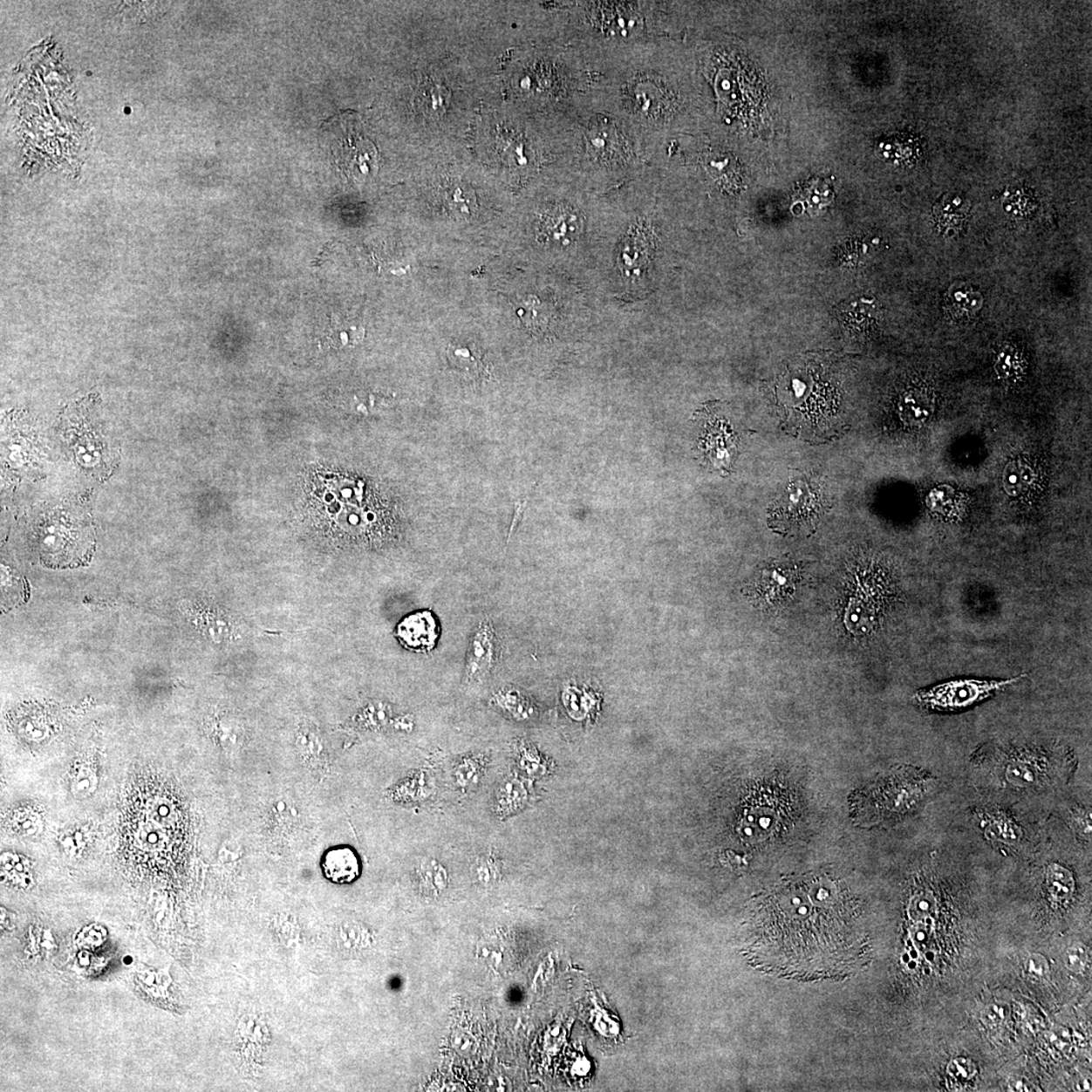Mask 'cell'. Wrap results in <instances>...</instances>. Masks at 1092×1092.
<instances>
[{"label":"cell","mask_w":1092,"mask_h":1092,"mask_svg":"<svg viewBox=\"0 0 1092 1092\" xmlns=\"http://www.w3.org/2000/svg\"><path fill=\"white\" fill-rule=\"evenodd\" d=\"M843 888L825 877L777 887L754 914L748 952L763 973L797 981L842 980L855 943Z\"/></svg>","instance_id":"cell-1"},{"label":"cell","mask_w":1092,"mask_h":1092,"mask_svg":"<svg viewBox=\"0 0 1092 1092\" xmlns=\"http://www.w3.org/2000/svg\"><path fill=\"white\" fill-rule=\"evenodd\" d=\"M932 782L928 775L910 767L891 770L859 792L857 816L866 825L899 821L918 808Z\"/></svg>","instance_id":"cell-2"},{"label":"cell","mask_w":1092,"mask_h":1092,"mask_svg":"<svg viewBox=\"0 0 1092 1092\" xmlns=\"http://www.w3.org/2000/svg\"><path fill=\"white\" fill-rule=\"evenodd\" d=\"M827 509L828 501L819 482L795 471L782 493L770 506L768 524L781 536H810Z\"/></svg>","instance_id":"cell-3"},{"label":"cell","mask_w":1092,"mask_h":1092,"mask_svg":"<svg viewBox=\"0 0 1092 1092\" xmlns=\"http://www.w3.org/2000/svg\"><path fill=\"white\" fill-rule=\"evenodd\" d=\"M33 543L44 563L63 568L85 562L92 549L93 539L84 520L56 512L38 522Z\"/></svg>","instance_id":"cell-4"},{"label":"cell","mask_w":1092,"mask_h":1092,"mask_svg":"<svg viewBox=\"0 0 1092 1092\" xmlns=\"http://www.w3.org/2000/svg\"><path fill=\"white\" fill-rule=\"evenodd\" d=\"M1027 677L1020 674L1005 680L957 679L932 687L918 690L912 700L920 708L932 713H958L976 706L999 692L1020 683Z\"/></svg>","instance_id":"cell-5"},{"label":"cell","mask_w":1092,"mask_h":1092,"mask_svg":"<svg viewBox=\"0 0 1092 1092\" xmlns=\"http://www.w3.org/2000/svg\"><path fill=\"white\" fill-rule=\"evenodd\" d=\"M351 113H342L322 125L330 155L346 175L363 177L377 167L378 151L370 140L351 126Z\"/></svg>","instance_id":"cell-6"},{"label":"cell","mask_w":1092,"mask_h":1092,"mask_svg":"<svg viewBox=\"0 0 1092 1092\" xmlns=\"http://www.w3.org/2000/svg\"><path fill=\"white\" fill-rule=\"evenodd\" d=\"M701 420L697 449L702 459L721 474H728L738 453V435L725 416L717 413V405H706L697 413Z\"/></svg>","instance_id":"cell-7"},{"label":"cell","mask_w":1092,"mask_h":1092,"mask_svg":"<svg viewBox=\"0 0 1092 1092\" xmlns=\"http://www.w3.org/2000/svg\"><path fill=\"white\" fill-rule=\"evenodd\" d=\"M1055 766L1045 754L1019 752L1009 757L1002 767L1003 782L1019 790L1039 789L1050 784Z\"/></svg>","instance_id":"cell-8"},{"label":"cell","mask_w":1092,"mask_h":1092,"mask_svg":"<svg viewBox=\"0 0 1092 1092\" xmlns=\"http://www.w3.org/2000/svg\"><path fill=\"white\" fill-rule=\"evenodd\" d=\"M584 219L577 208L560 204L546 208L536 225L539 242L551 249H566L580 238Z\"/></svg>","instance_id":"cell-9"},{"label":"cell","mask_w":1092,"mask_h":1092,"mask_svg":"<svg viewBox=\"0 0 1092 1092\" xmlns=\"http://www.w3.org/2000/svg\"><path fill=\"white\" fill-rule=\"evenodd\" d=\"M496 658V638L488 622H481L469 640L466 678L468 681H481L490 674Z\"/></svg>","instance_id":"cell-10"},{"label":"cell","mask_w":1092,"mask_h":1092,"mask_svg":"<svg viewBox=\"0 0 1092 1092\" xmlns=\"http://www.w3.org/2000/svg\"><path fill=\"white\" fill-rule=\"evenodd\" d=\"M438 624L434 615L428 611L409 614L399 621L395 636L405 649L414 652H429L437 643Z\"/></svg>","instance_id":"cell-11"},{"label":"cell","mask_w":1092,"mask_h":1092,"mask_svg":"<svg viewBox=\"0 0 1092 1092\" xmlns=\"http://www.w3.org/2000/svg\"><path fill=\"white\" fill-rule=\"evenodd\" d=\"M798 580V570L793 564L773 563L761 570L757 580V594L763 604H776L788 598L795 592Z\"/></svg>","instance_id":"cell-12"},{"label":"cell","mask_w":1092,"mask_h":1092,"mask_svg":"<svg viewBox=\"0 0 1092 1092\" xmlns=\"http://www.w3.org/2000/svg\"><path fill=\"white\" fill-rule=\"evenodd\" d=\"M653 247L655 245L650 239L649 234L640 230L639 228L636 231H631L624 243H622L620 256L622 270H624L627 276H640L641 273L646 270V265L650 263Z\"/></svg>","instance_id":"cell-13"},{"label":"cell","mask_w":1092,"mask_h":1092,"mask_svg":"<svg viewBox=\"0 0 1092 1092\" xmlns=\"http://www.w3.org/2000/svg\"><path fill=\"white\" fill-rule=\"evenodd\" d=\"M322 868L325 877L336 884H351L360 874L358 856L348 848L329 850L324 857Z\"/></svg>","instance_id":"cell-14"},{"label":"cell","mask_w":1092,"mask_h":1092,"mask_svg":"<svg viewBox=\"0 0 1092 1092\" xmlns=\"http://www.w3.org/2000/svg\"><path fill=\"white\" fill-rule=\"evenodd\" d=\"M980 817L984 835L993 843L1014 847L1020 843L1023 831L1007 815L1001 811H992L984 812Z\"/></svg>","instance_id":"cell-15"},{"label":"cell","mask_w":1092,"mask_h":1092,"mask_svg":"<svg viewBox=\"0 0 1092 1092\" xmlns=\"http://www.w3.org/2000/svg\"><path fill=\"white\" fill-rule=\"evenodd\" d=\"M73 450L79 465L88 469L99 471L109 461V454H106L103 443L94 437L92 431H81L75 436Z\"/></svg>","instance_id":"cell-16"},{"label":"cell","mask_w":1092,"mask_h":1092,"mask_svg":"<svg viewBox=\"0 0 1092 1092\" xmlns=\"http://www.w3.org/2000/svg\"><path fill=\"white\" fill-rule=\"evenodd\" d=\"M1046 887L1051 898L1058 904L1066 903L1075 891V881L1068 869L1052 864L1046 871Z\"/></svg>","instance_id":"cell-17"},{"label":"cell","mask_w":1092,"mask_h":1092,"mask_svg":"<svg viewBox=\"0 0 1092 1092\" xmlns=\"http://www.w3.org/2000/svg\"><path fill=\"white\" fill-rule=\"evenodd\" d=\"M524 799L523 786L516 780H506L496 791L495 810L501 818L510 816L522 808Z\"/></svg>","instance_id":"cell-18"},{"label":"cell","mask_w":1092,"mask_h":1092,"mask_svg":"<svg viewBox=\"0 0 1092 1092\" xmlns=\"http://www.w3.org/2000/svg\"><path fill=\"white\" fill-rule=\"evenodd\" d=\"M488 761L484 755L473 754L463 757L454 767V778L461 789H471L477 786L484 775Z\"/></svg>","instance_id":"cell-19"},{"label":"cell","mask_w":1092,"mask_h":1092,"mask_svg":"<svg viewBox=\"0 0 1092 1092\" xmlns=\"http://www.w3.org/2000/svg\"><path fill=\"white\" fill-rule=\"evenodd\" d=\"M937 907L935 895L930 891H923L914 895L910 901L909 916L914 922H923L935 913Z\"/></svg>","instance_id":"cell-20"},{"label":"cell","mask_w":1092,"mask_h":1092,"mask_svg":"<svg viewBox=\"0 0 1092 1092\" xmlns=\"http://www.w3.org/2000/svg\"><path fill=\"white\" fill-rule=\"evenodd\" d=\"M979 298L975 296L973 291H956L951 302L952 308H950V311L952 316L957 319H962L963 317L967 316L968 319L969 315L973 314L979 308L977 307V304H979Z\"/></svg>","instance_id":"cell-21"},{"label":"cell","mask_w":1092,"mask_h":1092,"mask_svg":"<svg viewBox=\"0 0 1092 1092\" xmlns=\"http://www.w3.org/2000/svg\"><path fill=\"white\" fill-rule=\"evenodd\" d=\"M98 780L95 775L88 768H79L75 773L72 781V793L76 797L85 798L91 796L97 789Z\"/></svg>","instance_id":"cell-22"},{"label":"cell","mask_w":1092,"mask_h":1092,"mask_svg":"<svg viewBox=\"0 0 1092 1092\" xmlns=\"http://www.w3.org/2000/svg\"><path fill=\"white\" fill-rule=\"evenodd\" d=\"M1089 963V952L1082 944L1072 945L1065 952L1064 964L1073 973H1081Z\"/></svg>","instance_id":"cell-23"},{"label":"cell","mask_w":1092,"mask_h":1092,"mask_svg":"<svg viewBox=\"0 0 1092 1092\" xmlns=\"http://www.w3.org/2000/svg\"><path fill=\"white\" fill-rule=\"evenodd\" d=\"M1008 1014V1006L1002 1001H994L989 1003L982 1012L981 1020L983 1024L988 1027H999L1006 1020Z\"/></svg>","instance_id":"cell-24"},{"label":"cell","mask_w":1092,"mask_h":1092,"mask_svg":"<svg viewBox=\"0 0 1092 1092\" xmlns=\"http://www.w3.org/2000/svg\"><path fill=\"white\" fill-rule=\"evenodd\" d=\"M976 1066L970 1059L959 1057L950 1062L948 1075L958 1082H967L976 1075Z\"/></svg>","instance_id":"cell-25"},{"label":"cell","mask_w":1092,"mask_h":1092,"mask_svg":"<svg viewBox=\"0 0 1092 1092\" xmlns=\"http://www.w3.org/2000/svg\"><path fill=\"white\" fill-rule=\"evenodd\" d=\"M427 782H425L422 774L415 775L414 777L406 781L399 788L402 797L406 799H420L427 795Z\"/></svg>","instance_id":"cell-26"},{"label":"cell","mask_w":1092,"mask_h":1092,"mask_svg":"<svg viewBox=\"0 0 1092 1092\" xmlns=\"http://www.w3.org/2000/svg\"><path fill=\"white\" fill-rule=\"evenodd\" d=\"M1026 971L1034 979H1044L1050 973L1049 963L1047 959L1039 954L1028 956L1026 961Z\"/></svg>","instance_id":"cell-27"},{"label":"cell","mask_w":1092,"mask_h":1092,"mask_svg":"<svg viewBox=\"0 0 1092 1092\" xmlns=\"http://www.w3.org/2000/svg\"><path fill=\"white\" fill-rule=\"evenodd\" d=\"M425 106L434 113L443 111L447 103V93L444 88L433 86L424 92Z\"/></svg>","instance_id":"cell-28"},{"label":"cell","mask_w":1092,"mask_h":1092,"mask_svg":"<svg viewBox=\"0 0 1092 1092\" xmlns=\"http://www.w3.org/2000/svg\"><path fill=\"white\" fill-rule=\"evenodd\" d=\"M1090 812L1087 809H1078L1071 816L1072 827L1076 830L1078 835L1088 839L1091 833Z\"/></svg>","instance_id":"cell-29"},{"label":"cell","mask_w":1092,"mask_h":1092,"mask_svg":"<svg viewBox=\"0 0 1092 1092\" xmlns=\"http://www.w3.org/2000/svg\"><path fill=\"white\" fill-rule=\"evenodd\" d=\"M17 827L23 833L31 835L37 833V819L36 817H27L21 816L17 818Z\"/></svg>","instance_id":"cell-30"},{"label":"cell","mask_w":1092,"mask_h":1092,"mask_svg":"<svg viewBox=\"0 0 1092 1092\" xmlns=\"http://www.w3.org/2000/svg\"><path fill=\"white\" fill-rule=\"evenodd\" d=\"M1032 1085L1025 1077L1015 1076L1008 1082L1009 1091H1031Z\"/></svg>","instance_id":"cell-31"},{"label":"cell","mask_w":1092,"mask_h":1092,"mask_svg":"<svg viewBox=\"0 0 1092 1092\" xmlns=\"http://www.w3.org/2000/svg\"><path fill=\"white\" fill-rule=\"evenodd\" d=\"M124 113H126V114H130V113H132V111H131V107H129V106H126V107H125V109H124Z\"/></svg>","instance_id":"cell-32"}]
</instances>
